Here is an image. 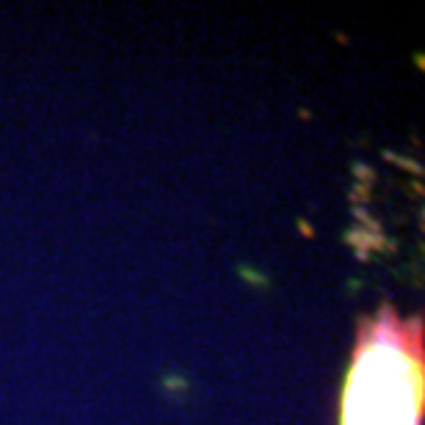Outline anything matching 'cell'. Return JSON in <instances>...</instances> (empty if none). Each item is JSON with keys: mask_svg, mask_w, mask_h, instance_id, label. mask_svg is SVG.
Wrapping results in <instances>:
<instances>
[{"mask_svg": "<svg viewBox=\"0 0 425 425\" xmlns=\"http://www.w3.org/2000/svg\"><path fill=\"white\" fill-rule=\"evenodd\" d=\"M425 323L392 304L356 329L340 395V425H423Z\"/></svg>", "mask_w": 425, "mask_h": 425, "instance_id": "obj_1", "label": "cell"}]
</instances>
